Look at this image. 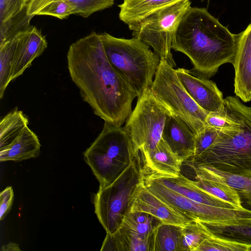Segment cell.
<instances>
[{"mask_svg": "<svg viewBox=\"0 0 251 251\" xmlns=\"http://www.w3.org/2000/svg\"><path fill=\"white\" fill-rule=\"evenodd\" d=\"M67 61L72 81L95 114L122 126L132 111L137 94L109 62L100 34L93 32L73 43Z\"/></svg>", "mask_w": 251, "mask_h": 251, "instance_id": "6da1fadb", "label": "cell"}, {"mask_svg": "<svg viewBox=\"0 0 251 251\" xmlns=\"http://www.w3.org/2000/svg\"><path fill=\"white\" fill-rule=\"evenodd\" d=\"M238 34L232 33L204 8L191 7L176 30L172 49L187 55L194 75L208 79L220 66L232 64Z\"/></svg>", "mask_w": 251, "mask_h": 251, "instance_id": "7a4b0ae2", "label": "cell"}, {"mask_svg": "<svg viewBox=\"0 0 251 251\" xmlns=\"http://www.w3.org/2000/svg\"><path fill=\"white\" fill-rule=\"evenodd\" d=\"M225 109L236 125L220 130L210 147L191 158L190 166H207L251 178V107L229 96L225 99Z\"/></svg>", "mask_w": 251, "mask_h": 251, "instance_id": "3957f363", "label": "cell"}, {"mask_svg": "<svg viewBox=\"0 0 251 251\" xmlns=\"http://www.w3.org/2000/svg\"><path fill=\"white\" fill-rule=\"evenodd\" d=\"M100 35L109 62L134 90L137 98L148 93L160 62L159 56L136 38H117L106 32Z\"/></svg>", "mask_w": 251, "mask_h": 251, "instance_id": "277c9868", "label": "cell"}, {"mask_svg": "<svg viewBox=\"0 0 251 251\" xmlns=\"http://www.w3.org/2000/svg\"><path fill=\"white\" fill-rule=\"evenodd\" d=\"M83 154L100 188H103L113 182L138 154L124 127L104 122L102 131Z\"/></svg>", "mask_w": 251, "mask_h": 251, "instance_id": "5b68a950", "label": "cell"}, {"mask_svg": "<svg viewBox=\"0 0 251 251\" xmlns=\"http://www.w3.org/2000/svg\"><path fill=\"white\" fill-rule=\"evenodd\" d=\"M139 161L137 156L113 182L105 188H99L95 196V213L106 233H115L130 211L135 193L144 178Z\"/></svg>", "mask_w": 251, "mask_h": 251, "instance_id": "8992f818", "label": "cell"}, {"mask_svg": "<svg viewBox=\"0 0 251 251\" xmlns=\"http://www.w3.org/2000/svg\"><path fill=\"white\" fill-rule=\"evenodd\" d=\"M191 7L190 0H181L128 26L133 37L151 47L161 60L174 68L176 64L171 52L172 43L180 21Z\"/></svg>", "mask_w": 251, "mask_h": 251, "instance_id": "52a82bcc", "label": "cell"}, {"mask_svg": "<svg viewBox=\"0 0 251 251\" xmlns=\"http://www.w3.org/2000/svg\"><path fill=\"white\" fill-rule=\"evenodd\" d=\"M150 91L172 114L184 121L197 134L205 126L209 114L194 101L180 81L176 71L161 60Z\"/></svg>", "mask_w": 251, "mask_h": 251, "instance_id": "ba28073f", "label": "cell"}, {"mask_svg": "<svg viewBox=\"0 0 251 251\" xmlns=\"http://www.w3.org/2000/svg\"><path fill=\"white\" fill-rule=\"evenodd\" d=\"M169 112L151 91L137 98L136 106L124 126L137 154L151 151L157 146L162 139Z\"/></svg>", "mask_w": 251, "mask_h": 251, "instance_id": "9c48e42d", "label": "cell"}, {"mask_svg": "<svg viewBox=\"0 0 251 251\" xmlns=\"http://www.w3.org/2000/svg\"><path fill=\"white\" fill-rule=\"evenodd\" d=\"M144 184L161 200L196 221L224 224L251 222V211L243 207L223 208L200 203L172 191L157 179L145 176Z\"/></svg>", "mask_w": 251, "mask_h": 251, "instance_id": "30bf717a", "label": "cell"}, {"mask_svg": "<svg viewBox=\"0 0 251 251\" xmlns=\"http://www.w3.org/2000/svg\"><path fill=\"white\" fill-rule=\"evenodd\" d=\"M176 71L187 92L203 110L208 113L225 111L223 93L215 82L196 76L189 70L178 68Z\"/></svg>", "mask_w": 251, "mask_h": 251, "instance_id": "8fae6325", "label": "cell"}, {"mask_svg": "<svg viewBox=\"0 0 251 251\" xmlns=\"http://www.w3.org/2000/svg\"><path fill=\"white\" fill-rule=\"evenodd\" d=\"M130 211L148 213L162 223L183 226L196 221L161 200L145 186L143 181L139 185L131 202Z\"/></svg>", "mask_w": 251, "mask_h": 251, "instance_id": "7c38bea8", "label": "cell"}, {"mask_svg": "<svg viewBox=\"0 0 251 251\" xmlns=\"http://www.w3.org/2000/svg\"><path fill=\"white\" fill-rule=\"evenodd\" d=\"M16 43L11 63V81L20 76L48 47L46 37L36 27L30 25L15 36Z\"/></svg>", "mask_w": 251, "mask_h": 251, "instance_id": "4fadbf2b", "label": "cell"}, {"mask_svg": "<svg viewBox=\"0 0 251 251\" xmlns=\"http://www.w3.org/2000/svg\"><path fill=\"white\" fill-rule=\"evenodd\" d=\"M232 65L234 68V93L244 102L251 101V23L238 34Z\"/></svg>", "mask_w": 251, "mask_h": 251, "instance_id": "5bb4252c", "label": "cell"}, {"mask_svg": "<svg viewBox=\"0 0 251 251\" xmlns=\"http://www.w3.org/2000/svg\"><path fill=\"white\" fill-rule=\"evenodd\" d=\"M140 153L144 175L176 177L181 174L183 162L162 139L153 150Z\"/></svg>", "mask_w": 251, "mask_h": 251, "instance_id": "9a60e30c", "label": "cell"}, {"mask_svg": "<svg viewBox=\"0 0 251 251\" xmlns=\"http://www.w3.org/2000/svg\"><path fill=\"white\" fill-rule=\"evenodd\" d=\"M196 135L184 121L168 113L162 139L182 162L194 155Z\"/></svg>", "mask_w": 251, "mask_h": 251, "instance_id": "2e32d148", "label": "cell"}, {"mask_svg": "<svg viewBox=\"0 0 251 251\" xmlns=\"http://www.w3.org/2000/svg\"><path fill=\"white\" fill-rule=\"evenodd\" d=\"M144 176L157 179L172 191L196 202L215 207L235 208L227 202L196 187L190 182L189 179L181 174L176 177Z\"/></svg>", "mask_w": 251, "mask_h": 251, "instance_id": "e0dca14e", "label": "cell"}, {"mask_svg": "<svg viewBox=\"0 0 251 251\" xmlns=\"http://www.w3.org/2000/svg\"><path fill=\"white\" fill-rule=\"evenodd\" d=\"M196 179L226 183L238 192L242 206L251 211V178L226 173L207 166H193Z\"/></svg>", "mask_w": 251, "mask_h": 251, "instance_id": "ac0fdd59", "label": "cell"}, {"mask_svg": "<svg viewBox=\"0 0 251 251\" xmlns=\"http://www.w3.org/2000/svg\"><path fill=\"white\" fill-rule=\"evenodd\" d=\"M40 147L38 137L27 126L11 144L0 150V161L17 162L36 157Z\"/></svg>", "mask_w": 251, "mask_h": 251, "instance_id": "d6986e66", "label": "cell"}, {"mask_svg": "<svg viewBox=\"0 0 251 251\" xmlns=\"http://www.w3.org/2000/svg\"><path fill=\"white\" fill-rule=\"evenodd\" d=\"M154 234L143 238L118 229L113 234L106 233L100 251H154Z\"/></svg>", "mask_w": 251, "mask_h": 251, "instance_id": "ffe728a7", "label": "cell"}, {"mask_svg": "<svg viewBox=\"0 0 251 251\" xmlns=\"http://www.w3.org/2000/svg\"><path fill=\"white\" fill-rule=\"evenodd\" d=\"M181 0H124L119 5L120 19L127 25L138 22L148 15Z\"/></svg>", "mask_w": 251, "mask_h": 251, "instance_id": "44dd1931", "label": "cell"}, {"mask_svg": "<svg viewBox=\"0 0 251 251\" xmlns=\"http://www.w3.org/2000/svg\"><path fill=\"white\" fill-rule=\"evenodd\" d=\"M115 0H28L27 14L33 17L36 13L49 3L56 1H64L69 3L73 14L87 18L96 12L112 6Z\"/></svg>", "mask_w": 251, "mask_h": 251, "instance_id": "7402d4cb", "label": "cell"}, {"mask_svg": "<svg viewBox=\"0 0 251 251\" xmlns=\"http://www.w3.org/2000/svg\"><path fill=\"white\" fill-rule=\"evenodd\" d=\"M199 222L212 236L251 246V222L224 224Z\"/></svg>", "mask_w": 251, "mask_h": 251, "instance_id": "603a6c76", "label": "cell"}, {"mask_svg": "<svg viewBox=\"0 0 251 251\" xmlns=\"http://www.w3.org/2000/svg\"><path fill=\"white\" fill-rule=\"evenodd\" d=\"M161 223L160 220L148 213L129 211L125 215L118 229L147 238L154 234Z\"/></svg>", "mask_w": 251, "mask_h": 251, "instance_id": "cb8c5ba5", "label": "cell"}, {"mask_svg": "<svg viewBox=\"0 0 251 251\" xmlns=\"http://www.w3.org/2000/svg\"><path fill=\"white\" fill-rule=\"evenodd\" d=\"M28 124V119L21 110L16 109L6 115L0 123V150L11 144Z\"/></svg>", "mask_w": 251, "mask_h": 251, "instance_id": "d4e9b609", "label": "cell"}, {"mask_svg": "<svg viewBox=\"0 0 251 251\" xmlns=\"http://www.w3.org/2000/svg\"><path fill=\"white\" fill-rule=\"evenodd\" d=\"M182 226L160 224L154 234V251H180Z\"/></svg>", "mask_w": 251, "mask_h": 251, "instance_id": "484cf974", "label": "cell"}, {"mask_svg": "<svg viewBox=\"0 0 251 251\" xmlns=\"http://www.w3.org/2000/svg\"><path fill=\"white\" fill-rule=\"evenodd\" d=\"M190 181L198 188L227 202L236 208L243 207L237 191L226 183L200 178L194 181L190 179Z\"/></svg>", "mask_w": 251, "mask_h": 251, "instance_id": "4316f807", "label": "cell"}, {"mask_svg": "<svg viewBox=\"0 0 251 251\" xmlns=\"http://www.w3.org/2000/svg\"><path fill=\"white\" fill-rule=\"evenodd\" d=\"M32 17L27 14L25 5L19 13L6 21L0 22V45L26 30L30 26L29 22Z\"/></svg>", "mask_w": 251, "mask_h": 251, "instance_id": "83f0119b", "label": "cell"}, {"mask_svg": "<svg viewBox=\"0 0 251 251\" xmlns=\"http://www.w3.org/2000/svg\"><path fill=\"white\" fill-rule=\"evenodd\" d=\"M211 235L199 221L182 226L180 251H196L199 246Z\"/></svg>", "mask_w": 251, "mask_h": 251, "instance_id": "f1b7e54d", "label": "cell"}, {"mask_svg": "<svg viewBox=\"0 0 251 251\" xmlns=\"http://www.w3.org/2000/svg\"><path fill=\"white\" fill-rule=\"evenodd\" d=\"M16 43L15 36L0 45V98L4 95L10 80L12 57Z\"/></svg>", "mask_w": 251, "mask_h": 251, "instance_id": "f546056e", "label": "cell"}, {"mask_svg": "<svg viewBox=\"0 0 251 251\" xmlns=\"http://www.w3.org/2000/svg\"><path fill=\"white\" fill-rule=\"evenodd\" d=\"M251 251V246L211 236L205 239L196 251Z\"/></svg>", "mask_w": 251, "mask_h": 251, "instance_id": "4dcf8cb0", "label": "cell"}, {"mask_svg": "<svg viewBox=\"0 0 251 251\" xmlns=\"http://www.w3.org/2000/svg\"><path fill=\"white\" fill-rule=\"evenodd\" d=\"M220 131L206 125L200 130L196 135L194 154L192 157L200 155L210 147Z\"/></svg>", "mask_w": 251, "mask_h": 251, "instance_id": "1f68e13d", "label": "cell"}, {"mask_svg": "<svg viewBox=\"0 0 251 251\" xmlns=\"http://www.w3.org/2000/svg\"><path fill=\"white\" fill-rule=\"evenodd\" d=\"M72 14L73 10L69 3L64 1H56L44 6L36 13L35 16H51L63 20Z\"/></svg>", "mask_w": 251, "mask_h": 251, "instance_id": "d6a6232c", "label": "cell"}, {"mask_svg": "<svg viewBox=\"0 0 251 251\" xmlns=\"http://www.w3.org/2000/svg\"><path fill=\"white\" fill-rule=\"evenodd\" d=\"M236 122L225 111L223 112H210L205 119V125L219 130L233 128Z\"/></svg>", "mask_w": 251, "mask_h": 251, "instance_id": "836d02e7", "label": "cell"}, {"mask_svg": "<svg viewBox=\"0 0 251 251\" xmlns=\"http://www.w3.org/2000/svg\"><path fill=\"white\" fill-rule=\"evenodd\" d=\"M26 3L25 0H0V22L19 13Z\"/></svg>", "mask_w": 251, "mask_h": 251, "instance_id": "e575fe53", "label": "cell"}, {"mask_svg": "<svg viewBox=\"0 0 251 251\" xmlns=\"http://www.w3.org/2000/svg\"><path fill=\"white\" fill-rule=\"evenodd\" d=\"M14 199V193L11 187H6L0 194V220L5 217L9 211Z\"/></svg>", "mask_w": 251, "mask_h": 251, "instance_id": "d590c367", "label": "cell"}, {"mask_svg": "<svg viewBox=\"0 0 251 251\" xmlns=\"http://www.w3.org/2000/svg\"><path fill=\"white\" fill-rule=\"evenodd\" d=\"M1 251H20L18 244L14 243H9L8 244L3 246L1 249Z\"/></svg>", "mask_w": 251, "mask_h": 251, "instance_id": "8d00e7d4", "label": "cell"}, {"mask_svg": "<svg viewBox=\"0 0 251 251\" xmlns=\"http://www.w3.org/2000/svg\"><path fill=\"white\" fill-rule=\"evenodd\" d=\"M27 0H25V1H26H26H27Z\"/></svg>", "mask_w": 251, "mask_h": 251, "instance_id": "74e56055", "label": "cell"}]
</instances>
